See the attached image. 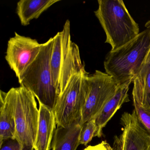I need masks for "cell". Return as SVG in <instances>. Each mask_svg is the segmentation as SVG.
<instances>
[{
    "instance_id": "5",
    "label": "cell",
    "mask_w": 150,
    "mask_h": 150,
    "mask_svg": "<svg viewBox=\"0 0 150 150\" xmlns=\"http://www.w3.org/2000/svg\"><path fill=\"white\" fill-rule=\"evenodd\" d=\"M88 76L86 70L73 75L59 96L53 111L57 126L68 127L80 122L88 92Z\"/></svg>"
},
{
    "instance_id": "3",
    "label": "cell",
    "mask_w": 150,
    "mask_h": 150,
    "mask_svg": "<svg viewBox=\"0 0 150 150\" xmlns=\"http://www.w3.org/2000/svg\"><path fill=\"white\" fill-rule=\"evenodd\" d=\"M53 44V37L42 44L38 56L18 81L21 86L26 88L34 95L39 103L54 111L59 95L53 84L51 70Z\"/></svg>"
},
{
    "instance_id": "13",
    "label": "cell",
    "mask_w": 150,
    "mask_h": 150,
    "mask_svg": "<svg viewBox=\"0 0 150 150\" xmlns=\"http://www.w3.org/2000/svg\"><path fill=\"white\" fill-rule=\"evenodd\" d=\"M84 125L80 122L68 127L57 126L53 135L52 150H76L80 144V137Z\"/></svg>"
},
{
    "instance_id": "14",
    "label": "cell",
    "mask_w": 150,
    "mask_h": 150,
    "mask_svg": "<svg viewBox=\"0 0 150 150\" xmlns=\"http://www.w3.org/2000/svg\"><path fill=\"white\" fill-rule=\"evenodd\" d=\"M59 0H21L17 4L16 13L22 25L27 26Z\"/></svg>"
},
{
    "instance_id": "7",
    "label": "cell",
    "mask_w": 150,
    "mask_h": 150,
    "mask_svg": "<svg viewBox=\"0 0 150 150\" xmlns=\"http://www.w3.org/2000/svg\"><path fill=\"white\" fill-rule=\"evenodd\" d=\"M88 81V92L80 121L82 125L97 116L105 103L115 93L118 86L111 76L99 70L89 75Z\"/></svg>"
},
{
    "instance_id": "11",
    "label": "cell",
    "mask_w": 150,
    "mask_h": 150,
    "mask_svg": "<svg viewBox=\"0 0 150 150\" xmlns=\"http://www.w3.org/2000/svg\"><path fill=\"white\" fill-rule=\"evenodd\" d=\"M14 97L13 88L7 92L0 91V143L15 138Z\"/></svg>"
},
{
    "instance_id": "2",
    "label": "cell",
    "mask_w": 150,
    "mask_h": 150,
    "mask_svg": "<svg viewBox=\"0 0 150 150\" xmlns=\"http://www.w3.org/2000/svg\"><path fill=\"white\" fill-rule=\"evenodd\" d=\"M94 11L106 34L105 43L115 50L133 40L139 33L138 24L122 0H98Z\"/></svg>"
},
{
    "instance_id": "18",
    "label": "cell",
    "mask_w": 150,
    "mask_h": 150,
    "mask_svg": "<svg viewBox=\"0 0 150 150\" xmlns=\"http://www.w3.org/2000/svg\"><path fill=\"white\" fill-rule=\"evenodd\" d=\"M0 150H35L33 146L21 144L16 138H9L0 143Z\"/></svg>"
},
{
    "instance_id": "17",
    "label": "cell",
    "mask_w": 150,
    "mask_h": 150,
    "mask_svg": "<svg viewBox=\"0 0 150 150\" xmlns=\"http://www.w3.org/2000/svg\"><path fill=\"white\" fill-rule=\"evenodd\" d=\"M134 110L141 125L150 135V107L144 108L133 102Z\"/></svg>"
},
{
    "instance_id": "16",
    "label": "cell",
    "mask_w": 150,
    "mask_h": 150,
    "mask_svg": "<svg viewBox=\"0 0 150 150\" xmlns=\"http://www.w3.org/2000/svg\"><path fill=\"white\" fill-rule=\"evenodd\" d=\"M97 128L95 119L93 118L85 123L81 129L80 137V144L86 146L93 138L96 137Z\"/></svg>"
},
{
    "instance_id": "20",
    "label": "cell",
    "mask_w": 150,
    "mask_h": 150,
    "mask_svg": "<svg viewBox=\"0 0 150 150\" xmlns=\"http://www.w3.org/2000/svg\"><path fill=\"white\" fill-rule=\"evenodd\" d=\"M149 63H150V48L147 52V55L144 61V64H149Z\"/></svg>"
},
{
    "instance_id": "6",
    "label": "cell",
    "mask_w": 150,
    "mask_h": 150,
    "mask_svg": "<svg viewBox=\"0 0 150 150\" xmlns=\"http://www.w3.org/2000/svg\"><path fill=\"white\" fill-rule=\"evenodd\" d=\"M14 97L15 138L21 144L34 147L39 119V110L34 95L20 86L13 88Z\"/></svg>"
},
{
    "instance_id": "4",
    "label": "cell",
    "mask_w": 150,
    "mask_h": 150,
    "mask_svg": "<svg viewBox=\"0 0 150 150\" xmlns=\"http://www.w3.org/2000/svg\"><path fill=\"white\" fill-rule=\"evenodd\" d=\"M54 44L50 59L53 84L60 95L72 76L85 71L79 46L71 39V24L66 21L63 30L53 37Z\"/></svg>"
},
{
    "instance_id": "9",
    "label": "cell",
    "mask_w": 150,
    "mask_h": 150,
    "mask_svg": "<svg viewBox=\"0 0 150 150\" xmlns=\"http://www.w3.org/2000/svg\"><path fill=\"white\" fill-rule=\"evenodd\" d=\"M122 132L114 137L113 150H150V135L141 125L135 110L124 112L120 119Z\"/></svg>"
},
{
    "instance_id": "8",
    "label": "cell",
    "mask_w": 150,
    "mask_h": 150,
    "mask_svg": "<svg viewBox=\"0 0 150 150\" xmlns=\"http://www.w3.org/2000/svg\"><path fill=\"white\" fill-rule=\"evenodd\" d=\"M42 47L36 39L16 32L9 39L5 59L18 79L36 58Z\"/></svg>"
},
{
    "instance_id": "19",
    "label": "cell",
    "mask_w": 150,
    "mask_h": 150,
    "mask_svg": "<svg viewBox=\"0 0 150 150\" xmlns=\"http://www.w3.org/2000/svg\"><path fill=\"white\" fill-rule=\"evenodd\" d=\"M83 150H113V148L106 140L94 146L89 145Z\"/></svg>"
},
{
    "instance_id": "12",
    "label": "cell",
    "mask_w": 150,
    "mask_h": 150,
    "mask_svg": "<svg viewBox=\"0 0 150 150\" xmlns=\"http://www.w3.org/2000/svg\"><path fill=\"white\" fill-rule=\"evenodd\" d=\"M39 104V119L35 150H50L57 121L53 110Z\"/></svg>"
},
{
    "instance_id": "10",
    "label": "cell",
    "mask_w": 150,
    "mask_h": 150,
    "mask_svg": "<svg viewBox=\"0 0 150 150\" xmlns=\"http://www.w3.org/2000/svg\"><path fill=\"white\" fill-rule=\"evenodd\" d=\"M132 82L133 81H128L118 85L115 93L107 102L100 113L95 118L97 128L96 137H101L102 136L103 128L123 104L129 101L128 92Z\"/></svg>"
},
{
    "instance_id": "1",
    "label": "cell",
    "mask_w": 150,
    "mask_h": 150,
    "mask_svg": "<svg viewBox=\"0 0 150 150\" xmlns=\"http://www.w3.org/2000/svg\"><path fill=\"white\" fill-rule=\"evenodd\" d=\"M150 48V34L146 29L128 43L108 53L104 61L106 73L118 85L133 81L141 70Z\"/></svg>"
},
{
    "instance_id": "21",
    "label": "cell",
    "mask_w": 150,
    "mask_h": 150,
    "mask_svg": "<svg viewBox=\"0 0 150 150\" xmlns=\"http://www.w3.org/2000/svg\"><path fill=\"white\" fill-rule=\"evenodd\" d=\"M145 27L146 28V29L148 30L149 31V34H150V21H148L146 23L145 25Z\"/></svg>"
},
{
    "instance_id": "15",
    "label": "cell",
    "mask_w": 150,
    "mask_h": 150,
    "mask_svg": "<svg viewBox=\"0 0 150 150\" xmlns=\"http://www.w3.org/2000/svg\"><path fill=\"white\" fill-rule=\"evenodd\" d=\"M133 82V102L144 108L150 107V63L143 64Z\"/></svg>"
}]
</instances>
